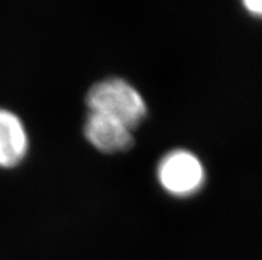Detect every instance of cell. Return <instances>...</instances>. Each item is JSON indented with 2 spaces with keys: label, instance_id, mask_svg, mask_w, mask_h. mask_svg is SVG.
Listing matches in <instances>:
<instances>
[{
  "label": "cell",
  "instance_id": "obj_1",
  "mask_svg": "<svg viewBox=\"0 0 262 260\" xmlns=\"http://www.w3.org/2000/svg\"><path fill=\"white\" fill-rule=\"evenodd\" d=\"M91 113H97L121 122L130 130L139 126L146 115L141 94L121 79H108L95 84L86 94Z\"/></svg>",
  "mask_w": 262,
  "mask_h": 260
},
{
  "label": "cell",
  "instance_id": "obj_2",
  "mask_svg": "<svg viewBox=\"0 0 262 260\" xmlns=\"http://www.w3.org/2000/svg\"><path fill=\"white\" fill-rule=\"evenodd\" d=\"M157 177L164 190L176 197H189L201 188L205 179L204 166L193 153L173 150L161 159Z\"/></svg>",
  "mask_w": 262,
  "mask_h": 260
},
{
  "label": "cell",
  "instance_id": "obj_3",
  "mask_svg": "<svg viewBox=\"0 0 262 260\" xmlns=\"http://www.w3.org/2000/svg\"><path fill=\"white\" fill-rule=\"evenodd\" d=\"M86 139L100 152H125L133 145L132 130L106 115L90 113L84 125Z\"/></svg>",
  "mask_w": 262,
  "mask_h": 260
},
{
  "label": "cell",
  "instance_id": "obj_4",
  "mask_svg": "<svg viewBox=\"0 0 262 260\" xmlns=\"http://www.w3.org/2000/svg\"><path fill=\"white\" fill-rule=\"evenodd\" d=\"M28 150L23 122L10 110L0 109V168L19 165Z\"/></svg>",
  "mask_w": 262,
  "mask_h": 260
},
{
  "label": "cell",
  "instance_id": "obj_5",
  "mask_svg": "<svg viewBox=\"0 0 262 260\" xmlns=\"http://www.w3.org/2000/svg\"><path fill=\"white\" fill-rule=\"evenodd\" d=\"M244 7L250 15L262 19V0H248L244 2Z\"/></svg>",
  "mask_w": 262,
  "mask_h": 260
}]
</instances>
